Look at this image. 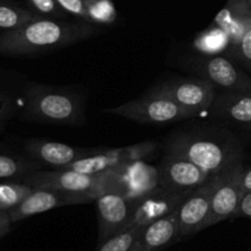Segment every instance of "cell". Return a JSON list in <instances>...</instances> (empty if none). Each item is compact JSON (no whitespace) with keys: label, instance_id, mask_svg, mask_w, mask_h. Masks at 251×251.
<instances>
[{"label":"cell","instance_id":"d4e9b609","mask_svg":"<svg viewBox=\"0 0 251 251\" xmlns=\"http://www.w3.org/2000/svg\"><path fill=\"white\" fill-rule=\"evenodd\" d=\"M95 25H109L117 20V10L110 0H83Z\"/></svg>","mask_w":251,"mask_h":251},{"label":"cell","instance_id":"5b68a950","mask_svg":"<svg viewBox=\"0 0 251 251\" xmlns=\"http://www.w3.org/2000/svg\"><path fill=\"white\" fill-rule=\"evenodd\" d=\"M24 183L33 189H51L66 193L81 194L96 201L100 195L105 193L104 173L86 174L74 169L59 168L56 171H37L27 174Z\"/></svg>","mask_w":251,"mask_h":251},{"label":"cell","instance_id":"ac0fdd59","mask_svg":"<svg viewBox=\"0 0 251 251\" xmlns=\"http://www.w3.org/2000/svg\"><path fill=\"white\" fill-rule=\"evenodd\" d=\"M213 26L228 36L233 50L251 28V6L248 0H228L227 5L216 15Z\"/></svg>","mask_w":251,"mask_h":251},{"label":"cell","instance_id":"9c48e42d","mask_svg":"<svg viewBox=\"0 0 251 251\" xmlns=\"http://www.w3.org/2000/svg\"><path fill=\"white\" fill-rule=\"evenodd\" d=\"M195 115L210 109L216 97L215 86L202 77L174 78L154 88Z\"/></svg>","mask_w":251,"mask_h":251},{"label":"cell","instance_id":"2e32d148","mask_svg":"<svg viewBox=\"0 0 251 251\" xmlns=\"http://www.w3.org/2000/svg\"><path fill=\"white\" fill-rule=\"evenodd\" d=\"M27 157L42 166L65 168L73 162L93 153L95 150H83L68 144L48 140H32L26 144Z\"/></svg>","mask_w":251,"mask_h":251},{"label":"cell","instance_id":"30bf717a","mask_svg":"<svg viewBox=\"0 0 251 251\" xmlns=\"http://www.w3.org/2000/svg\"><path fill=\"white\" fill-rule=\"evenodd\" d=\"M159 186L179 193H190L203 185L211 176L190 159L168 153L158 166Z\"/></svg>","mask_w":251,"mask_h":251},{"label":"cell","instance_id":"e575fe53","mask_svg":"<svg viewBox=\"0 0 251 251\" xmlns=\"http://www.w3.org/2000/svg\"><path fill=\"white\" fill-rule=\"evenodd\" d=\"M248 1H249V4H250V6H251V0H248Z\"/></svg>","mask_w":251,"mask_h":251},{"label":"cell","instance_id":"3957f363","mask_svg":"<svg viewBox=\"0 0 251 251\" xmlns=\"http://www.w3.org/2000/svg\"><path fill=\"white\" fill-rule=\"evenodd\" d=\"M25 107L32 119L54 125H77L83 118L82 103L77 96L50 86H27Z\"/></svg>","mask_w":251,"mask_h":251},{"label":"cell","instance_id":"8fae6325","mask_svg":"<svg viewBox=\"0 0 251 251\" xmlns=\"http://www.w3.org/2000/svg\"><path fill=\"white\" fill-rule=\"evenodd\" d=\"M215 176L189 193L178 210L179 238H188L207 228Z\"/></svg>","mask_w":251,"mask_h":251},{"label":"cell","instance_id":"d6986e66","mask_svg":"<svg viewBox=\"0 0 251 251\" xmlns=\"http://www.w3.org/2000/svg\"><path fill=\"white\" fill-rule=\"evenodd\" d=\"M216 117L229 119L251 130V90L225 91L210 108Z\"/></svg>","mask_w":251,"mask_h":251},{"label":"cell","instance_id":"83f0119b","mask_svg":"<svg viewBox=\"0 0 251 251\" xmlns=\"http://www.w3.org/2000/svg\"><path fill=\"white\" fill-rule=\"evenodd\" d=\"M232 51L238 60L242 61L249 70H251V28L245 33L240 43Z\"/></svg>","mask_w":251,"mask_h":251},{"label":"cell","instance_id":"6da1fadb","mask_svg":"<svg viewBox=\"0 0 251 251\" xmlns=\"http://www.w3.org/2000/svg\"><path fill=\"white\" fill-rule=\"evenodd\" d=\"M97 25L86 21L69 22L63 19L37 16L12 31L0 34V54L31 55L64 48L98 33Z\"/></svg>","mask_w":251,"mask_h":251},{"label":"cell","instance_id":"484cf974","mask_svg":"<svg viewBox=\"0 0 251 251\" xmlns=\"http://www.w3.org/2000/svg\"><path fill=\"white\" fill-rule=\"evenodd\" d=\"M26 2L29 9L38 16L64 19L68 15L64 10H61L55 0H26Z\"/></svg>","mask_w":251,"mask_h":251},{"label":"cell","instance_id":"f1b7e54d","mask_svg":"<svg viewBox=\"0 0 251 251\" xmlns=\"http://www.w3.org/2000/svg\"><path fill=\"white\" fill-rule=\"evenodd\" d=\"M15 113V103L9 96L0 92V122L9 119Z\"/></svg>","mask_w":251,"mask_h":251},{"label":"cell","instance_id":"ba28073f","mask_svg":"<svg viewBox=\"0 0 251 251\" xmlns=\"http://www.w3.org/2000/svg\"><path fill=\"white\" fill-rule=\"evenodd\" d=\"M156 150L157 144L153 141L140 142L120 149L95 150L93 153L73 162L65 169H74L86 174L103 173L137 159L151 158Z\"/></svg>","mask_w":251,"mask_h":251},{"label":"cell","instance_id":"7a4b0ae2","mask_svg":"<svg viewBox=\"0 0 251 251\" xmlns=\"http://www.w3.org/2000/svg\"><path fill=\"white\" fill-rule=\"evenodd\" d=\"M168 153L190 159L211 176L243 163V147L235 137L185 134L176 136L168 145Z\"/></svg>","mask_w":251,"mask_h":251},{"label":"cell","instance_id":"603a6c76","mask_svg":"<svg viewBox=\"0 0 251 251\" xmlns=\"http://www.w3.org/2000/svg\"><path fill=\"white\" fill-rule=\"evenodd\" d=\"M195 48L205 55H216L226 48H229L228 36L218 27H211L196 38Z\"/></svg>","mask_w":251,"mask_h":251},{"label":"cell","instance_id":"1f68e13d","mask_svg":"<svg viewBox=\"0 0 251 251\" xmlns=\"http://www.w3.org/2000/svg\"><path fill=\"white\" fill-rule=\"evenodd\" d=\"M11 223L12 222L10 221L9 215L0 220V238L4 237L6 233L10 232V229H11Z\"/></svg>","mask_w":251,"mask_h":251},{"label":"cell","instance_id":"e0dca14e","mask_svg":"<svg viewBox=\"0 0 251 251\" xmlns=\"http://www.w3.org/2000/svg\"><path fill=\"white\" fill-rule=\"evenodd\" d=\"M178 210L146 226L129 251H159L180 239Z\"/></svg>","mask_w":251,"mask_h":251},{"label":"cell","instance_id":"cb8c5ba5","mask_svg":"<svg viewBox=\"0 0 251 251\" xmlns=\"http://www.w3.org/2000/svg\"><path fill=\"white\" fill-rule=\"evenodd\" d=\"M144 228L130 227L120 230L112 238L100 244L96 251H129L139 238L140 233Z\"/></svg>","mask_w":251,"mask_h":251},{"label":"cell","instance_id":"5bb4252c","mask_svg":"<svg viewBox=\"0 0 251 251\" xmlns=\"http://www.w3.org/2000/svg\"><path fill=\"white\" fill-rule=\"evenodd\" d=\"M98 215V244L127 227L134 201L117 193H104L96 199Z\"/></svg>","mask_w":251,"mask_h":251},{"label":"cell","instance_id":"44dd1931","mask_svg":"<svg viewBox=\"0 0 251 251\" xmlns=\"http://www.w3.org/2000/svg\"><path fill=\"white\" fill-rule=\"evenodd\" d=\"M42 164L36 161L25 157L10 156V154H0V179H10L22 176L39 171Z\"/></svg>","mask_w":251,"mask_h":251},{"label":"cell","instance_id":"4fadbf2b","mask_svg":"<svg viewBox=\"0 0 251 251\" xmlns=\"http://www.w3.org/2000/svg\"><path fill=\"white\" fill-rule=\"evenodd\" d=\"M91 201H93L92 199L81 194L51 189H33V191L19 206L9 211L7 215L10 221L15 223L61 206L82 205Z\"/></svg>","mask_w":251,"mask_h":251},{"label":"cell","instance_id":"f546056e","mask_svg":"<svg viewBox=\"0 0 251 251\" xmlns=\"http://www.w3.org/2000/svg\"><path fill=\"white\" fill-rule=\"evenodd\" d=\"M235 217L251 218V191L245 193L243 195L239 206H238L237 212H235L234 218Z\"/></svg>","mask_w":251,"mask_h":251},{"label":"cell","instance_id":"9a60e30c","mask_svg":"<svg viewBox=\"0 0 251 251\" xmlns=\"http://www.w3.org/2000/svg\"><path fill=\"white\" fill-rule=\"evenodd\" d=\"M195 70L213 86L226 91L251 90V78L226 56H201L195 63Z\"/></svg>","mask_w":251,"mask_h":251},{"label":"cell","instance_id":"7c38bea8","mask_svg":"<svg viewBox=\"0 0 251 251\" xmlns=\"http://www.w3.org/2000/svg\"><path fill=\"white\" fill-rule=\"evenodd\" d=\"M188 194L172 191L158 186L151 193L134 200V210L126 228H145L150 223L174 212L180 207Z\"/></svg>","mask_w":251,"mask_h":251},{"label":"cell","instance_id":"7402d4cb","mask_svg":"<svg viewBox=\"0 0 251 251\" xmlns=\"http://www.w3.org/2000/svg\"><path fill=\"white\" fill-rule=\"evenodd\" d=\"M33 188L26 183H16V181H6L0 183V211L9 212L12 208L19 206L29 194Z\"/></svg>","mask_w":251,"mask_h":251},{"label":"cell","instance_id":"d6a6232c","mask_svg":"<svg viewBox=\"0 0 251 251\" xmlns=\"http://www.w3.org/2000/svg\"><path fill=\"white\" fill-rule=\"evenodd\" d=\"M7 216V212H4V211H0V220H1V218H4V217H6Z\"/></svg>","mask_w":251,"mask_h":251},{"label":"cell","instance_id":"ffe728a7","mask_svg":"<svg viewBox=\"0 0 251 251\" xmlns=\"http://www.w3.org/2000/svg\"><path fill=\"white\" fill-rule=\"evenodd\" d=\"M37 16L38 15L34 14L31 9H25L12 2L0 0V29L2 31L19 28Z\"/></svg>","mask_w":251,"mask_h":251},{"label":"cell","instance_id":"4dcf8cb0","mask_svg":"<svg viewBox=\"0 0 251 251\" xmlns=\"http://www.w3.org/2000/svg\"><path fill=\"white\" fill-rule=\"evenodd\" d=\"M242 186H243V191H244V194L251 191V167L247 169L244 168V171H243Z\"/></svg>","mask_w":251,"mask_h":251},{"label":"cell","instance_id":"8992f818","mask_svg":"<svg viewBox=\"0 0 251 251\" xmlns=\"http://www.w3.org/2000/svg\"><path fill=\"white\" fill-rule=\"evenodd\" d=\"M103 173L105 193H117L132 201L159 186L158 167L152 166L146 159H137Z\"/></svg>","mask_w":251,"mask_h":251},{"label":"cell","instance_id":"836d02e7","mask_svg":"<svg viewBox=\"0 0 251 251\" xmlns=\"http://www.w3.org/2000/svg\"><path fill=\"white\" fill-rule=\"evenodd\" d=\"M2 130V122H0V131Z\"/></svg>","mask_w":251,"mask_h":251},{"label":"cell","instance_id":"52a82bcc","mask_svg":"<svg viewBox=\"0 0 251 251\" xmlns=\"http://www.w3.org/2000/svg\"><path fill=\"white\" fill-rule=\"evenodd\" d=\"M243 163L234 164L215 176L207 228L228 218H234L244 191L242 186Z\"/></svg>","mask_w":251,"mask_h":251},{"label":"cell","instance_id":"4316f807","mask_svg":"<svg viewBox=\"0 0 251 251\" xmlns=\"http://www.w3.org/2000/svg\"><path fill=\"white\" fill-rule=\"evenodd\" d=\"M55 1L61 7V10H64L66 14L73 15V16L82 20V21L91 22L87 7H86V4L83 0H55Z\"/></svg>","mask_w":251,"mask_h":251},{"label":"cell","instance_id":"277c9868","mask_svg":"<svg viewBox=\"0 0 251 251\" xmlns=\"http://www.w3.org/2000/svg\"><path fill=\"white\" fill-rule=\"evenodd\" d=\"M105 113L147 125L169 124L196 117L190 110L180 107L178 103L154 88L147 95L107 109Z\"/></svg>","mask_w":251,"mask_h":251}]
</instances>
